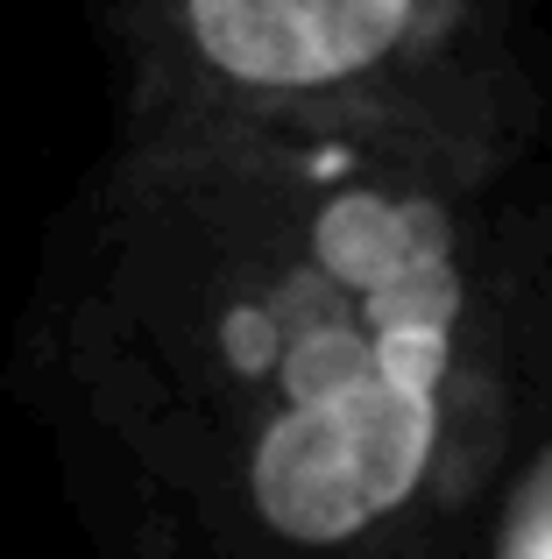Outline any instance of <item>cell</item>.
<instances>
[{
  "label": "cell",
  "mask_w": 552,
  "mask_h": 559,
  "mask_svg": "<svg viewBox=\"0 0 552 559\" xmlns=\"http://www.w3.org/2000/svg\"><path fill=\"white\" fill-rule=\"evenodd\" d=\"M192 36L241 85H333L383 64L425 0H184Z\"/></svg>",
  "instance_id": "2"
},
{
  "label": "cell",
  "mask_w": 552,
  "mask_h": 559,
  "mask_svg": "<svg viewBox=\"0 0 552 559\" xmlns=\"http://www.w3.org/2000/svg\"><path fill=\"white\" fill-rule=\"evenodd\" d=\"M446 341L454 312L440 305H383L361 341L333 319L298 341L290 411L255 447V503L284 538H355L418 489L440 425L432 390L446 376Z\"/></svg>",
  "instance_id": "1"
},
{
  "label": "cell",
  "mask_w": 552,
  "mask_h": 559,
  "mask_svg": "<svg viewBox=\"0 0 552 559\" xmlns=\"http://www.w3.org/2000/svg\"><path fill=\"white\" fill-rule=\"evenodd\" d=\"M511 559H552V461H545V475L531 481L525 510H517V532H511Z\"/></svg>",
  "instance_id": "3"
}]
</instances>
